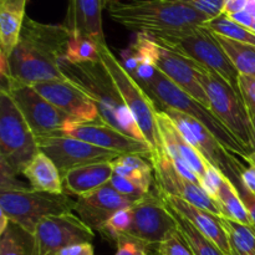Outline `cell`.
<instances>
[{"mask_svg":"<svg viewBox=\"0 0 255 255\" xmlns=\"http://www.w3.org/2000/svg\"><path fill=\"white\" fill-rule=\"evenodd\" d=\"M0 255H32V236L10 222L0 234Z\"/></svg>","mask_w":255,"mask_h":255,"instance_id":"31","label":"cell"},{"mask_svg":"<svg viewBox=\"0 0 255 255\" xmlns=\"http://www.w3.org/2000/svg\"><path fill=\"white\" fill-rule=\"evenodd\" d=\"M157 47L158 45L147 34H137L134 41L121 52L122 65L125 69L133 75L139 67L154 66Z\"/></svg>","mask_w":255,"mask_h":255,"instance_id":"26","label":"cell"},{"mask_svg":"<svg viewBox=\"0 0 255 255\" xmlns=\"http://www.w3.org/2000/svg\"><path fill=\"white\" fill-rule=\"evenodd\" d=\"M115 255H148L149 247L131 236H124L116 242Z\"/></svg>","mask_w":255,"mask_h":255,"instance_id":"37","label":"cell"},{"mask_svg":"<svg viewBox=\"0 0 255 255\" xmlns=\"http://www.w3.org/2000/svg\"><path fill=\"white\" fill-rule=\"evenodd\" d=\"M161 111L173 121L184 138L203 156V158L234 184L238 192L244 188L242 173L246 167L237 158L236 154L228 151L206 127L192 117L168 107H163Z\"/></svg>","mask_w":255,"mask_h":255,"instance_id":"11","label":"cell"},{"mask_svg":"<svg viewBox=\"0 0 255 255\" xmlns=\"http://www.w3.org/2000/svg\"><path fill=\"white\" fill-rule=\"evenodd\" d=\"M224 178L222 172H219L218 169L214 168L212 164H209L208 168H207L206 173H204L203 178L201 179V187L209 197H212L213 199H216L217 194H218L219 189H221L222 184H223Z\"/></svg>","mask_w":255,"mask_h":255,"instance_id":"38","label":"cell"},{"mask_svg":"<svg viewBox=\"0 0 255 255\" xmlns=\"http://www.w3.org/2000/svg\"><path fill=\"white\" fill-rule=\"evenodd\" d=\"M40 152L36 137L4 87H0V172L16 178Z\"/></svg>","mask_w":255,"mask_h":255,"instance_id":"6","label":"cell"},{"mask_svg":"<svg viewBox=\"0 0 255 255\" xmlns=\"http://www.w3.org/2000/svg\"><path fill=\"white\" fill-rule=\"evenodd\" d=\"M253 255H255V253H254V254H253Z\"/></svg>","mask_w":255,"mask_h":255,"instance_id":"48","label":"cell"},{"mask_svg":"<svg viewBox=\"0 0 255 255\" xmlns=\"http://www.w3.org/2000/svg\"><path fill=\"white\" fill-rule=\"evenodd\" d=\"M62 136L82 139L87 143L120 154H141L148 159H151L153 154L151 146L147 142L133 138L107 125L102 120L90 122L71 120L65 126Z\"/></svg>","mask_w":255,"mask_h":255,"instance_id":"15","label":"cell"},{"mask_svg":"<svg viewBox=\"0 0 255 255\" xmlns=\"http://www.w3.org/2000/svg\"><path fill=\"white\" fill-rule=\"evenodd\" d=\"M30 183V188L36 192L64 194L62 176L56 164L40 151L22 172Z\"/></svg>","mask_w":255,"mask_h":255,"instance_id":"25","label":"cell"},{"mask_svg":"<svg viewBox=\"0 0 255 255\" xmlns=\"http://www.w3.org/2000/svg\"><path fill=\"white\" fill-rule=\"evenodd\" d=\"M157 255H158V254H157Z\"/></svg>","mask_w":255,"mask_h":255,"instance_id":"49","label":"cell"},{"mask_svg":"<svg viewBox=\"0 0 255 255\" xmlns=\"http://www.w3.org/2000/svg\"><path fill=\"white\" fill-rule=\"evenodd\" d=\"M233 252H234V251H233ZM234 255H238V254H237V253H236V252H234Z\"/></svg>","mask_w":255,"mask_h":255,"instance_id":"47","label":"cell"},{"mask_svg":"<svg viewBox=\"0 0 255 255\" xmlns=\"http://www.w3.org/2000/svg\"><path fill=\"white\" fill-rule=\"evenodd\" d=\"M60 69L69 81L77 85L94 100L102 121L133 138L146 142L133 115L125 104L119 87L102 61L70 64L62 60Z\"/></svg>","mask_w":255,"mask_h":255,"instance_id":"2","label":"cell"},{"mask_svg":"<svg viewBox=\"0 0 255 255\" xmlns=\"http://www.w3.org/2000/svg\"><path fill=\"white\" fill-rule=\"evenodd\" d=\"M100 59L110 72L115 84L119 87L125 104L133 115L137 126L141 129L144 139L151 146L153 154L161 148V139L157 127L156 104L134 77L125 69L122 62L114 55L107 45L100 49ZM152 154V156H153Z\"/></svg>","mask_w":255,"mask_h":255,"instance_id":"8","label":"cell"},{"mask_svg":"<svg viewBox=\"0 0 255 255\" xmlns=\"http://www.w3.org/2000/svg\"><path fill=\"white\" fill-rule=\"evenodd\" d=\"M203 26H206L207 29L216 32V34L228 37V39L255 45V34L253 31H251L249 29L244 27L243 25L238 24V22H236L231 17L226 16L223 14L214 17V19L208 20L206 24H203Z\"/></svg>","mask_w":255,"mask_h":255,"instance_id":"32","label":"cell"},{"mask_svg":"<svg viewBox=\"0 0 255 255\" xmlns=\"http://www.w3.org/2000/svg\"><path fill=\"white\" fill-rule=\"evenodd\" d=\"M114 176L112 162H96L76 167L62 174L65 193L82 197L110 183Z\"/></svg>","mask_w":255,"mask_h":255,"instance_id":"24","label":"cell"},{"mask_svg":"<svg viewBox=\"0 0 255 255\" xmlns=\"http://www.w3.org/2000/svg\"><path fill=\"white\" fill-rule=\"evenodd\" d=\"M104 9V0H67L65 27L71 35L90 37L100 46L107 45L102 26Z\"/></svg>","mask_w":255,"mask_h":255,"instance_id":"22","label":"cell"},{"mask_svg":"<svg viewBox=\"0 0 255 255\" xmlns=\"http://www.w3.org/2000/svg\"><path fill=\"white\" fill-rule=\"evenodd\" d=\"M214 201L221 209L222 217H226L231 221L255 228L253 219L249 216L248 211H247L246 206H244L243 201L239 196L238 189L234 187V184L228 178H224L223 184H222Z\"/></svg>","mask_w":255,"mask_h":255,"instance_id":"27","label":"cell"},{"mask_svg":"<svg viewBox=\"0 0 255 255\" xmlns=\"http://www.w3.org/2000/svg\"><path fill=\"white\" fill-rule=\"evenodd\" d=\"M176 1L192 7L199 14L208 17V20H211L223 14V6L226 0H176Z\"/></svg>","mask_w":255,"mask_h":255,"instance_id":"36","label":"cell"},{"mask_svg":"<svg viewBox=\"0 0 255 255\" xmlns=\"http://www.w3.org/2000/svg\"><path fill=\"white\" fill-rule=\"evenodd\" d=\"M110 184L112 186V188L116 189V191L119 192V193H121L122 196L129 197V198L137 199V201H139V199L143 198V197L146 196L144 192H142L138 187L134 186L131 181H128V179L125 178V177L114 174L111 181H110Z\"/></svg>","mask_w":255,"mask_h":255,"instance_id":"39","label":"cell"},{"mask_svg":"<svg viewBox=\"0 0 255 255\" xmlns=\"http://www.w3.org/2000/svg\"><path fill=\"white\" fill-rule=\"evenodd\" d=\"M137 202V199L122 196L112 188L111 184L107 183L92 193L79 197L75 212L92 231H100L116 212L131 208Z\"/></svg>","mask_w":255,"mask_h":255,"instance_id":"19","label":"cell"},{"mask_svg":"<svg viewBox=\"0 0 255 255\" xmlns=\"http://www.w3.org/2000/svg\"><path fill=\"white\" fill-rule=\"evenodd\" d=\"M229 242L238 255H253L255 253V228L221 217Z\"/></svg>","mask_w":255,"mask_h":255,"instance_id":"30","label":"cell"},{"mask_svg":"<svg viewBox=\"0 0 255 255\" xmlns=\"http://www.w3.org/2000/svg\"><path fill=\"white\" fill-rule=\"evenodd\" d=\"M100 46L90 37L81 35H71L67 41L64 60L70 64H86V62L101 61Z\"/></svg>","mask_w":255,"mask_h":255,"instance_id":"29","label":"cell"},{"mask_svg":"<svg viewBox=\"0 0 255 255\" xmlns=\"http://www.w3.org/2000/svg\"><path fill=\"white\" fill-rule=\"evenodd\" d=\"M95 233L72 213L42 219L32 233V255H51L71 244L91 243Z\"/></svg>","mask_w":255,"mask_h":255,"instance_id":"13","label":"cell"},{"mask_svg":"<svg viewBox=\"0 0 255 255\" xmlns=\"http://www.w3.org/2000/svg\"><path fill=\"white\" fill-rule=\"evenodd\" d=\"M105 1V7H109V6H111V5H114V4H116V2H119L120 0H104Z\"/></svg>","mask_w":255,"mask_h":255,"instance_id":"46","label":"cell"},{"mask_svg":"<svg viewBox=\"0 0 255 255\" xmlns=\"http://www.w3.org/2000/svg\"><path fill=\"white\" fill-rule=\"evenodd\" d=\"M132 223H133V212H132L131 207V208H126L116 212L102 226V228L99 232L105 238L116 243L121 237L128 236L129 231L132 228Z\"/></svg>","mask_w":255,"mask_h":255,"instance_id":"34","label":"cell"},{"mask_svg":"<svg viewBox=\"0 0 255 255\" xmlns=\"http://www.w3.org/2000/svg\"><path fill=\"white\" fill-rule=\"evenodd\" d=\"M157 44V42H156ZM158 45V44H157ZM154 66L169 81L188 95L209 107L208 97L199 79V65L192 60L158 45Z\"/></svg>","mask_w":255,"mask_h":255,"instance_id":"20","label":"cell"},{"mask_svg":"<svg viewBox=\"0 0 255 255\" xmlns=\"http://www.w3.org/2000/svg\"><path fill=\"white\" fill-rule=\"evenodd\" d=\"M70 34L64 24H44L25 17L20 39L12 50L1 77H11L26 85L62 80L67 77L60 69Z\"/></svg>","mask_w":255,"mask_h":255,"instance_id":"1","label":"cell"},{"mask_svg":"<svg viewBox=\"0 0 255 255\" xmlns=\"http://www.w3.org/2000/svg\"><path fill=\"white\" fill-rule=\"evenodd\" d=\"M149 162L153 167L154 188L159 193L178 197L198 208L206 209L216 216L222 217L221 209L217 206L216 201L209 197L199 184L189 181L183 174L179 173L162 147L151 157Z\"/></svg>","mask_w":255,"mask_h":255,"instance_id":"14","label":"cell"},{"mask_svg":"<svg viewBox=\"0 0 255 255\" xmlns=\"http://www.w3.org/2000/svg\"><path fill=\"white\" fill-rule=\"evenodd\" d=\"M26 4L27 0H0V72L19 42Z\"/></svg>","mask_w":255,"mask_h":255,"instance_id":"23","label":"cell"},{"mask_svg":"<svg viewBox=\"0 0 255 255\" xmlns=\"http://www.w3.org/2000/svg\"><path fill=\"white\" fill-rule=\"evenodd\" d=\"M199 79L212 112L249 151L253 152V119L241 90L228 84L217 72L203 66L199 67Z\"/></svg>","mask_w":255,"mask_h":255,"instance_id":"7","label":"cell"},{"mask_svg":"<svg viewBox=\"0 0 255 255\" xmlns=\"http://www.w3.org/2000/svg\"><path fill=\"white\" fill-rule=\"evenodd\" d=\"M157 127L161 147L172 159L179 173L201 186V179L209 166L208 162L184 138L173 121L161 110L157 112Z\"/></svg>","mask_w":255,"mask_h":255,"instance_id":"17","label":"cell"},{"mask_svg":"<svg viewBox=\"0 0 255 255\" xmlns=\"http://www.w3.org/2000/svg\"><path fill=\"white\" fill-rule=\"evenodd\" d=\"M51 255H95V251L91 243H77L64 247Z\"/></svg>","mask_w":255,"mask_h":255,"instance_id":"41","label":"cell"},{"mask_svg":"<svg viewBox=\"0 0 255 255\" xmlns=\"http://www.w3.org/2000/svg\"><path fill=\"white\" fill-rule=\"evenodd\" d=\"M248 167H246V169L242 173V181H243L244 187L255 193V159L254 156L252 154L251 158L248 159Z\"/></svg>","mask_w":255,"mask_h":255,"instance_id":"42","label":"cell"},{"mask_svg":"<svg viewBox=\"0 0 255 255\" xmlns=\"http://www.w3.org/2000/svg\"><path fill=\"white\" fill-rule=\"evenodd\" d=\"M158 194L174 213L187 219L207 239L216 244L223 252L224 255H234L233 248H232L228 234H227L223 223H222L221 217L216 216V214L211 213L206 209L198 208V207L193 206V204L188 203V202L183 201L178 197L159 193V192Z\"/></svg>","mask_w":255,"mask_h":255,"instance_id":"21","label":"cell"},{"mask_svg":"<svg viewBox=\"0 0 255 255\" xmlns=\"http://www.w3.org/2000/svg\"><path fill=\"white\" fill-rule=\"evenodd\" d=\"M216 36L238 74L241 76L255 77V45L236 41L218 34Z\"/></svg>","mask_w":255,"mask_h":255,"instance_id":"28","label":"cell"},{"mask_svg":"<svg viewBox=\"0 0 255 255\" xmlns=\"http://www.w3.org/2000/svg\"><path fill=\"white\" fill-rule=\"evenodd\" d=\"M144 91L151 96L153 102L163 107L177 110L187 116L192 117L198 121L202 126L206 127L228 151L236 156L242 157L244 161H248L253 152L249 151L236 136L227 128L226 125L212 112L209 107L204 106L194 97L184 92L178 86L169 81L162 72L158 70L156 71L154 76L146 82H141Z\"/></svg>","mask_w":255,"mask_h":255,"instance_id":"4","label":"cell"},{"mask_svg":"<svg viewBox=\"0 0 255 255\" xmlns=\"http://www.w3.org/2000/svg\"><path fill=\"white\" fill-rule=\"evenodd\" d=\"M149 36L161 46L217 72L228 84L239 90L238 71L219 44L216 34L203 25Z\"/></svg>","mask_w":255,"mask_h":255,"instance_id":"5","label":"cell"},{"mask_svg":"<svg viewBox=\"0 0 255 255\" xmlns=\"http://www.w3.org/2000/svg\"><path fill=\"white\" fill-rule=\"evenodd\" d=\"M151 249H153L158 255H194L179 231Z\"/></svg>","mask_w":255,"mask_h":255,"instance_id":"35","label":"cell"},{"mask_svg":"<svg viewBox=\"0 0 255 255\" xmlns=\"http://www.w3.org/2000/svg\"><path fill=\"white\" fill-rule=\"evenodd\" d=\"M248 0H226L223 6V15L231 16V15L241 12L246 9Z\"/></svg>","mask_w":255,"mask_h":255,"instance_id":"44","label":"cell"},{"mask_svg":"<svg viewBox=\"0 0 255 255\" xmlns=\"http://www.w3.org/2000/svg\"><path fill=\"white\" fill-rule=\"evenodd\" d=\"M133 223L128 236L153 248L178 232L176 214L154 189L133 207Z\"/></svg>","mask_w":255,"mask_h":255,"instance_id":"12","label":"cell"},{"mask_svg":"<svg viewBox=\"0 0 255 255\" xmlns=\"http://www.w3.org/2000/svg\"><path fill=\"white\" fill-rule=\"evenodd\" d=\"M75 206L76 201H72L66 193L51 194L32 189L0 192V211L6 214L11 223L31 236L42 219L72 213Z\"/></svg>","mask_w":255,"mask_h":255,"instance_id":"9","label":"cell"},{"mask_svg":"<svg viewBox=\"0 0 255 255\" xmlns=\"http://www.w3.org/2000/svg\"><path fill=\"white\" fill-rule=\"evenodd\" d=\"M239 90L252 116H255V77L239 75Z\"/></svg>","mask_w":255,"mask_h":255,"instance_id":"40","label":"cell"},{"mask_svg":"<svg viewBox=\"0 0 255 255\" xmlns=\"http://www.w3.org/2000/svg\"><path fill=\"white\" fill-rule=\"evenodd\" d=\"M239 196H241L242 201H243L249 216H251L252 219H253L254 226H255V193H253L252 191H249L247 187H244L242 191H239Z\"/></svg>","mask_w":255,"mask_h":255,"instance_id":"43","label":"cell"},{"mask_svg":"<svg viewBox=\"0 0 255 255\" xmlns=\"http://www.w3.org/2000/svg\"><path fill=\"white\" fill-rule=\"evenodd\" d=\"M50 104L64 111L76 121H97L100 119L99 109L94 100L77 85L66 80L36 82L30 85Z\"/></svg>","mask_w":255,"mask_h":255,"instance_id":"18","label":"cell"},{"mask_svg":"<svg viewBox=\"0 0 255 255\" xmlns=\"http://www.w3.org/2000/svg\"><path fill=\"white\" fill-rule=\"evenodd\" d=\"M1 87L10 95L36 139L62 136L67 122L74 120L50 104L30 85L11 77H1Z\"/></svg>","mask_w":255,"mask_h":255,"instance_id":"10","label":"cell"},{"mask_svg":"<svg viewBox=\"0 0 255 255\" xmlns=\"http://www.w3.org/2000/svg\"><path fill=\"white\" fill-rule=\"evenodd\" d=\"M174 214H176L177 222H178L179 233L182 234V237L187 242V244L192 249L194 255H224L223 252L216 244L212 243L209 239H207L187 219L178 216L177 213Z\"/></svg>","mask_w":255,"mask_h":255,"instance_id":"33","label":"cell"},{"mask_svg":"<svg viewBox=\"0 0 255 255\" xmlns=\"http://www.w3.org/2000/svg\"><path fill=\"white\" fill-rule=\"evenodd\" d=\"M109 16L137 34L157 35L201 26L208 17L176 0H129L107 7Z\"/></svg>","mask_w":255,"mask_h":255,"instance_id":"3","label":"cell"},{"mask_svg":"<svg viewBox=\"0 0 255 255\" xmlns=\"http://www.w3.org/2000/svg\"><path fill=\"white\" fill-rule=\"evenodd\" d=\"M253 119V156L255 159V116H252Z\"/></svg>","mask_w":255,"mask_h":255,"instance_id":"45","label":"cell"},{"mask_svg":"<svg viewBox=\"0 0 255 255\" xmlns=\"http://www.w3.org/2000/svg\"><path fill=\"white\" fill-rule=\"evenodd\" d=\"M39 149L44 152L59 168L60 173L76 167L96 162H112L121 154L109 149L100 148L91 143L69 136L46 137L37 139Z\"/></svg>","mask_w":255,"mask_h":255,"instance_id":"16","label":"cell"}]
</instances>
